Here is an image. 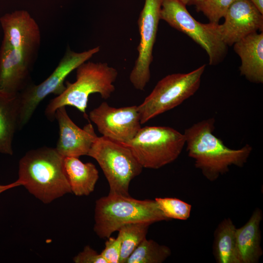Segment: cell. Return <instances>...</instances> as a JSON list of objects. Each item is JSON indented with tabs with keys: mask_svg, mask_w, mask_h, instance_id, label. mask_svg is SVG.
I'll return each mask as SVG.
<instances>
[{
	"mask_svg": "<svg viewBox=\"0 0 263 263\" xmlns=\"http://www.w3.org/2000/svg\"><path fill=\"white\" fill-rule=\"evenodd\" d=\"M215 123L213 117L202 120L183 133L188 156L193 159L195 168L211 182L228 172L231 166L244 167L253 150L248 144L238 149L225 146L213 133Z\"/></svg>",
	"mask_w": 263,
	"mask_h": 263,
	"instance_id": "1",
	"label": "cell"
},
{
	"mask_svg": "<svg viewBox=\"0 0 263 263\" xmlns=\"http://www.w3.org/2000/svg\"><path fill=\"white\" fill-rule=\"evenodd\" d=\"M64 158L56 148L43 147L29 150L19 160L18 180L36 198L50 204L72 192Z\"/></svg>",
	"mask_w": 263,
	"mask_h": 263,
	"instance_id": "2",
	"label": "cell"
},
{
	"mask_svg": "<svg viewBox=\"0 0 263 263\" xmlns=\"http://www.w3.org/2000/svg\"><path fill=\"white\" fill-rule=\"evenodd\" d=\"M76 80L67 81L64 91L52 99L47 106L45 114L50 121L55 119L56 110L60 107L73 106L86 115L89 97L94 93L107 99L115 90L113 83L118 72L105 62H85L76 69Z\"/></svg>",
	"mask_w": 263,
	"mask_h": 263,
	"instance_id": "3",
	"label": "cell"
},
{
	"mask_svg": "<svg viewBox=\"0 0 263 263\" xmlns=\"http://www.w3.org/2000/svg\"><path fill=\"white\" fill-rule=\"evenodd\" d=\"M167 220L154 200L109 193L96 201L94 230L100 238H108L128 224Z\"/></svg>",
	"mask_w": 263,
	"mask_h": 263,
	"instance_id": "4",
	"label": "cell"
},
{
	"mask_svg": "<svg viewBox=\"0 0 263 263\" xmlns=\"http://www.w3.org/2000/svg\"><path fill=\"white\" fill-rule=\"evenodd\" d=\"M143 168L158 169L174 161L185 146V138L175 129L167 126L141 127L126 143Z\"/></svg>",
	"mask_w": 263,
	"mask_h": 263,
	"instance_id": "5",
	"label": "cell"
},
{
	"mask_svg": "<svg viewBox=\"0 0 263 263\" xmlns=\"http://www.w3.org/2000/svg\"><path fill=\"white\" fill-rule=\"evenodd\" d=\"M87 155L94 158L101 168L109 185V194L130 196V184L143 168L128 147L97 136Z\"/></svg>",
	"mask_w": 263,
	"mask_h": 263,
	"instance_id": "6",
	"label": "cell"
},
{
	"mask_svg": "<svg viewBox=\"0 0 263 263\" xmlns=\"http://www.w3.org/2000/svg\"><path fill=\"white\" fill-rule=\"evenodd\" d=\"M205 68L204 64L189 73L172 74L160 80L137 106L141 124L176 107L194 95L199 88Z\"/></svg>",
	"mask_w": 263,
	"mask_h": 263,
	"instance_id": "7",
	"label": "cell"
},
{
	"mask_svg": "<svg viewBox=\"0 0 263 263\" xmlns=\"http://www.w3.org/2000/svg\"><path fill=\"white\" fill-rule=\"evenodd\" d=\"M160 19L191 38L207 53L209 64H218L226 56L227 46L221 36L219 23H202L188 12L179 0H162Z\"/></svg>",
	"mask_w": 263,
	"mask_h": 263,
	"instance_id": "8",
	"label": "cell"
},
{
	"mask_svg": "<svg viewBox=\"0 0 263 263\" xmlns=\"http://www.w3.org/2000/svg\"><path fill=\"white\" fill-rule=\"evenodd\" d=\"M100 51L97 46L77 53L68 48L53 73L38 85L31 83L19 94V103L18 129L21 130L30 120L39 103L47 95L61 94L66 86V77L80 64L90 59Z\"/></svg>",
	"mask_w": 263,
	"mask_h": 263,
	"instance_id": "9",
	"label": "cell"
},
{
	"mask_svg": "<svg viewBox=\"0 0 263 263\" xmlns=\"http://www.w3.org/2000/svg\"><path fill=\"white\" fill-rule=\"evenodd\" d=\"M162 0H145L138 20L140 41L137 48L138 55L130 75L134 88L143 91L150 78V65L158 24Z\"/></svg>",
	"mask_w": 263,
	"mask_h": 263,
	"instance_id": "10",
	"label": "cell"
},
{
	"mask_svg": "<svg viewBox=\"0 0 263 263\" xmlns=\"http://www.w3.org/2000/svg\"><path fill=\"white\" fill-rule=\"evenodd\" d=\"M89 117L102 136L120 143L130 141L141 128L135 105L115 108L103 102L90 112Z\"/></svg>",
	"mask_w": 263,
	"mask_h": 263,
	"instance_id": "11",
	"label": "cell"
},
{
	"mask_svg": "<svg viewBox=\"0 0 263 263\" xmlns=\"http://www.w3.org/2000/svg\"><path fill=\"white\" fill-rule=\"evenodd\" d=\"M3 32L2 45L21 51L34 60L40 44L39 26L24 10L6 13L0 18Z\"/></svg>",
	"mask_w": 263,
	"mask_h": 263,
	"instance_id": "12",
	"label": "cell"
},
{
	"mask_svg": "<svg viewBox=\"0 0 263 263\" xmlns=\"http://www.w3.org/2000/svg\"><path fill=\"white\" fill-rule=\"evenodd\" d=\"M224 18L225 21L219 25V29L227 46L251 33L263 32V14L249 0H236Z\"/></svg>",
	"mask_w": 263,
	"mask_h": 263,
	"instance_id": "13",
	"label": "cell"
},
{
	"mask_svg": "<svg viewBox=\"0 0 263 263\" xmlns=\"http://www.w3.org/2000/svg\"><path fill=\"white\" fill-rule=\"evenodd\" d=\"M34 60L19 50L1 45L0 92L16 95L29 86Z\"/></svg>",
	"mask_w": 263,
	"mask_h": 263,
	"instance_id": "14",
	"label": "cell"
},
{
	"mask_svg": "<svg viewBox=\"0 0 263 263\" xmlns=\"http://www.w3.org/2000/svg\"><path fill=\"white\" fill-rule=\"evenodd\" d=\"M55 119L59 126V138L55 148L63 157L87 155L97 136L91 123L83 129L78 127L68 115L65 107L57 109Z\"/></svg>",
	"mask_w": 263,
	"mask_h": 263,
	"instance_id": "15",
	"label": "cell"
},
{
	"mask_svg": "<svg viewBox=\"0 0 263 263\" xmlns=\"http://www.w3.org/2000/svg\"><path fill=\"white\" fill-rule=\"evenodd\" d=\"M234 51L239 56L241 64L240 74L248 81L263 82V33H251L233 45Z\"/></svg>",
	"mask_w": 263,
	"mask_h": 263,
	"instance_id": "16",
	"label": "cell"
},
{
	"mask_svg": "<svg viewBox=\"0 0 263 263\" xmlns=\"http://www.w3.org/2000/svg\"><path fill=\"white\" fill-rule=\"evenodd\" d=\"M263 211L256 207L247 222L236 228V243L241 263H257L263 254L260 224Z\"/></svg>",
	"mask_w": 263,
	"mask_h": 263,
	"instance_id": "17",
	"label": "cell"
},
{
	"mask_svg": "<svg viewBox=\"0 0 263 263\" xmlns=\"http://www.w3.org/2000/svg\"><path fill=\"white\" fill-rule=\"evenodd\" d=\"M64 167L71 192L75 195L88 196L94 191L99 178L94 164L83 163L78 157H67L64 158Z\"/></svg>",
	"mask_w": 263,
	"mask_h": 263,
	"instance_id": "18",
	"label": "cell"
},
{
	"mask_svg": "<svg viewBox=\"0 0 263 263\" xmlns=\"http://www.w3.org/2000/svg\"><path fill=\"white\" fill-rule=\"evenodd\" d=\"M19 103V94L0 92V153L12 155V141L18 129Z\"/></svg>",
	"mask_w": 263,
	"mask_h": 263,
	"instance_id": "19",
	"label": "cell"
},
{
	"mask_svg": "<svg viewBox=\"0 0 263 263\" xmlns=\"http://www.w3.org/2000/svg\"><path fill=\"white\" fill-rule=\"evenodd\" d=\"M236 227L230 218L224 219L214 232L213 254L218 263H241L236 247Z\"/></svg>",
	"mask_w": 263,
	"mask_h": 263,
	"instance_id": "20",
	"label": "cell"
},
{
	"mask_svg": "<svg viewBox=\"0 0 263 263\" xmlns=\"http://www.w3.org/2000/svg\"><path fill=\"white\" fill-rule=\"evenodd\" d=\"M151 224L148 222L131 223L123 225L118 230L122 236L119 263H126L131 254L146 238Z\"/></svg>",
	"mask_w": 263,
	"mask_h": 263,
	"instance_id": "21",
	"label": "cell"
},
{
	"mask_svg": "<svg viewBox=\"0 0 263 263\" xmlns=\"http://www.w3.org/2000/svg\"><path fill=\"white\" fill-rule=\"evenodd\" d=\"M171 254L168 246L146 238L129 256L126 263H162Z\"/></svg>",
	"mask_w": 263,
	"mask_h": 263,
	"instance_id": "22",
	"label": "cell"
},
{
	"mask_svg": "<svg viewBox=\"0 0 263 263\" xmlns=\"http://www.w3.org/2000/svg\"><path fill=\"white\" fill-rule=\"evenodd\" d=\"M154 200L168 220H187L190 217L192 206L184 201L172 197H156Z\"/></svg>",
	"mask_w": 263,
	"mask_h": 263,
	"instance_id": "23",
	"label": "cell"
},
{
	"mask_svg": "<svg viewBox=\"0 0 263 263\" xmlns=\"http://www.w3.org/2000/svg\"><path fill=\"white\" fill-rule=\"evenodd\" d=\"M236 0H202L195 6L198 12H202L209 22L218 23L228 9Z\"/></svg>",
	"mask_w": 263,
	"mask_h": 263,
	"instance_id": "24",
	"label": "cell"
},
{
	"mask_svg": "<svg viewBox=\"0 0 263 263\" xmlns=\"http://www.w3.org/2000/svg\"><path fill=\"white\" fill-rule=\"evenodd\" d=\"M121 241L122 236L119 232L116 238H108L105 248L100 253L107 263H119Z\"/></svg>",
	"mask_w": 263,
	"mask_h": 263,
	"instance_id": "25",
	"label": "cell"
},
{
	"mask_svg": "<svg viewBox=\"0 0 263 263\" xmlns=\"http://www.w3.org/2000/svg\"><path fill=\"white\" fill-rule=\"evenodd\" d=\"M73 260L75 263H107L101 254L89 245L85 246L83 250L75 256Z\"/></svg>",
	"mask_w": 263,
	"mask_h": 263,
	"instance_id": "26",
	"label": "cell"
},
{
	"mask_svg": "<svg viewBox=\"0 0 263 263\" xmlns=\"http://www.w3.org/2000/svg\"><path fill=\"white\" fill-rule=\"evenodd\" d=\"M20 186H21V184L20 182L18 179L14 182L7 185L0 184V194L7 190Z\"/></svg>",
	"mask_w": 263,
	"mask_h": 263,
	"instance_id": "27",
	"label": "cell"
},
{
	"mask_svg": "<svg viewBox=\"0 0 263 263\" xmlns=\"http://www.w3.org/2000/svg\"><path fill=\"white\" fill-rule=\"evenodd\" d=\"M258 9L261 14H263V0H249Z\"/></svg>",
	"mask_w": 263,
	"mask_h": 263,
	"instance_id": "28",
	"label": "cell"
},
{
	"mask_svg": "<svg viewBox=\"0 0 263 263\" xmlns=\"http://www.w3.org/2000/svg\"><path fill=\"white\" fill-rule=\"evenodd\" d=\"M185 5H196L199 3L202 0H179Z\"/></svg>",
	"mask_w": 263,
	"mask_h": 263,
	"instance_id": "29",
	"label": "cell"
}]
</instances>
